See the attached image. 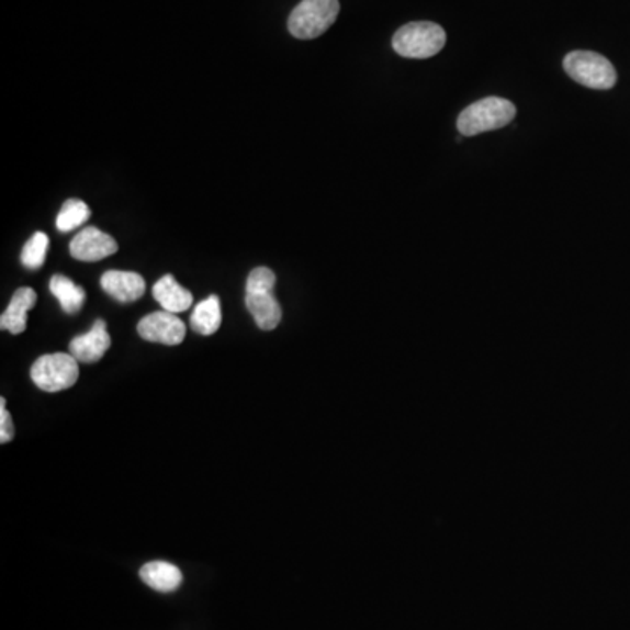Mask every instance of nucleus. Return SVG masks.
Segmentation results:
<instances>
[{
  "instance_id": "16",
  "label": "nucleus",
  "mask_w": 630,
  "mask_h": 630,
  "mask_svg": "<svg viewBox=\"0 0 630 630\" xmlns=\"http://www.w3.org/2000/svg\"><path fill=\"white\" fill-rule=\"evenodd\" d=\"M91 211L82 200L70 199L61 205L57 217V228L61 234H69L90 220Z\"/></svg>"
},
{
  "instance_id": "5",
  "label": "nucleus",
  "mask_w": 630,
  "mask_h": 630,
  "mask_svg": "<svg viewBox=\"0 0 630 630\" xmlns=\"http://www.w3.org/2000/svg\"><path fill=\"white\" fill-rule=\"evenodd\" d=\"M79 361L72 355L57 352L35 361L31 370L34 384L44 393H60L72 387L79 379Z\"/></svg>"
},
{
  "instance_id": "8",
  "label": "nucleus",
  "mask_w": 630,
  "mask_h": 630,
  "mask_svg": "<svg viewBox=\"0 0 630 630\" xmlns=\"http://www.w3.org/2000/svg\"><path fill=\"white\" fill-rule=\"evenodd\" d=\"M109 347H111V337H109L108 326H105V320L99 319L90 331L70 341L69 355L78 359L79 363L91 364L104 358Z\"/></svg>"
},
{
  "instance_id": "12",
  "label": "nucleus",
  "mask_w": 630,
  "mask_h": 630,
  "mask_svg": "<svg viewBox=\"0 0 630 630\" xmlns=\"http://www.w3.org/2000/svg\"><path fill=\"white\" fill-rule=\"evenodd\" d=\"M37 302V294L31 288H22L13 294L9 307L5 308L4 314L0 317V328L8 329L13 335L26 329V314L35 307Z\"/></svg>"
},
{
  "instance_id": "7",
  "label": "nucleus",
  "mask_w": 630,
  "mask_h": 630,
  "mask_svg": "<svg viewBox=\"0 0 630 630\" xmlns=\"http://www.w3.org/2000/svg\"><path fill=\"white\" fill-rule=\"evenodd\" d=\"M117 251V244L111 235L100 232L95 226L81 229L70 243V255L78 261L95 263L100 259L113 256Z\"/></svg>"
},
{
  "instance_id": "17",
  "label": "nucleus",
  "mask_w": 630,
  "mask_h": 630,
  "mask_svg": "<svg viewBox=\"0 0 630 630\" xmlns=\"http://www.w3.org/2000/svg\"><path fill=\"white\" fill-rule=\"evenodd\" d=\"M48 235L43 234V232H37V234L32 235L31 240L23 247V267L29 268V270H37V268L43 267L44 261H46V255H48Z\"/></svg>"
},
{
  "instance_id": "4",
  "label": "nucleus",
  "mask_w": 630,
  "mask_h": 630,
  "mask_svg": "<svg viewBox=\"0 0 630 630\" xmlns=\"http://www.w3.org/2000/svg\"><path fill=\"white\" fill-rule=\"evenodd\" d=\"M564 70L574 81L592 90H611L617 70L608 58L594 52H573L564 58Z\"/></svg>"
},
{
  "instance_id": "11",
  "label": "nucleus",
  "mask_w": 630,
  "mask_h": 630,
  "mask_svg": "<svg viewBox=\"0 0 630 630\" xmlns=\"http://www.w3.org/2000/svg\"><path fill=\"white\" fill-rule=\"evenodd\" d=\"M153 296L160 303L161 308L170 314H181L193 305V294L184 290L173 275L161 277L160 281L153 285Z\"/></svg>"
},
{
  "instance_id": "10",
  "label": "nucleus",
  "mask_w": 630,
  "mask_h": 630,
  "mask_svg": "<svg viewBox=\"0 0 630 630\" xmlns=\"http://www.w3.org/2000/svg\"><path fill=\"white\" fill-rule=\"evenodd\" d=\"M246 305L259 329L272 331L281 323V303L277 302L272 291H246Z\"/></svg>"
},
{
  "instance_id": "3",
  "label": "nucleus",
  "mask_w": 630,
  "mask_h": 630,
  "mask_svg": "<svg viewBox=\"0 0 630 630\" xmlns=\"http://www.w3.org/2000/svg\"><path fill=\"white\" fill-rule=\"evenodd\" d=\"M338 13V0H302L293 9L288 26L296 40H315L337 22Z\"/></svg>"
},
{
  "instance_id": "15",
  "label": "nucleus",
  "mask_w": 630,
  "mask_h": 630,
  "mask_svg": "<svg viewBox=\"0 0 630 630\" xmlns=\"http://www.w3.org/2000/svg\"><path fill=\"white\" fill-rule=\"evenodd\" d=\"M49 291L60 302L65 314H78L87 302V293L81 285L74 284L69 277L55 275L49 281Z\"/></svg>"
},
{
  "instance_id": "14",
  "label": "nucleus",
  "mask_w": 630,
  "mask_h": 630,
  "mask_svg": "<svg viewBox=\"0 0 630 630\" xmlns=\"http://www.w3.org/2000/svg\"><path fill=\"white\" fill-rule=\"evenodd\" d=\"M221 320H223V315H221L220 299L216 294H211L207 300H203L194 307L190 326L194 333H199L203 337H211L221 328Z\"/></svg>"
},
{
  "instance_id": "6",
  "label": "nucleus",
  "mask_w": 630,
  "mask_h": 630,
  "mask_svg": "<svg viewBox=\"0 0 630 630\" xmlns=\"http://www.w3.org/2000/svg\"><path fill=\"white\" fill-rule=\"evenodd\" d=\"M137 331L144 340L164 346H179L187 338V324L170 312H153L140 319Z\"/></svg>"
},
{
  "instance_id": "2",
  "label": "nucleus",
  "mask_w": 630,
  "mask_h": 630,
  "mask_svg": "<svg viewBox=\"0 0 630 630\" xmlns=\"http://www.w3.org/2000/svg\"><path fill=\"white\" fill-rule=\"evenodd\" d=\"M447 34L432 22L406 23L394 34L393 48L405 58H431L443 49Z\"/></svg>"
},
{
  "instance_id": "1",
  "label": "nucleus",
  "mask_w": 630,
  "mask_h": 630,
  "mask_svg": "<svg viewBox=\"0 0 630 630\" xmlns=\"http://www.w3.org/2000/svg\"><path fill=\"white\" fill-rule=\"evenodd\" d=\"M517 109L506 99L487 97L462 111L458 120V128L464 137L493 132L514 122Z\"/></svg>"
},
{
  "instance_id": "9",
  "label": "nucleus",
  "mask_w": 630,
  "mask_h": 630,
  "mask_svg": "<svg viewBox=\"0 0 630 630\" xmlns=\"http://www.w3.org/2000/svg\"><path fill=\"white\" fill-rule=\"evenodd\" d=\"M102 290L120 303H132L143 299L146 293V282L143 275L135 272L109 270L102 275Z\"/></svg>"
},
{
  "instance_id": "18",
  "label": "nucleus",
  "mask_w": 630,
  "mask_h": 630,
  "mask_svg": "<svg viewBox=\"0 0 630 630\" xmlns=\"http://www.w3.org/2000/svg\"><path fill=\"white\" fill-rule=\"evenodd\" d=\"M14 438V426L9 415L5 400H0V443H9Z\"/></svg>"
},
{
  "instance_id": "13",
  "label": "nucleus",
  "mask_w": 630,
  "mask_h": 630,
  "mask_svg": "<svg viewBox=\"0 0 630 630\" xmlns=\"http://www.w3.org/2000/svg\"><path fill=\"white\" fill-rule=\"evenodd\" d=\"M140 580L156 592H173L181 587L182 573L170 562H147L140 570Z\"/></svg>"
}]
</instances>
